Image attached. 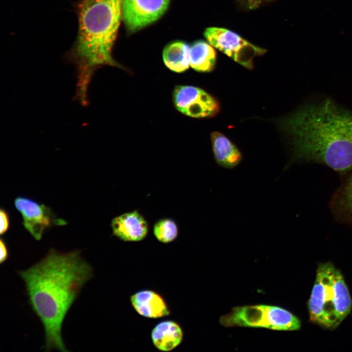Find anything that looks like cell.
Masks as SVG:
<instances>
[{
    "mask_svg": "<svg viewBox=\"0 0 352 352\" xmlns=\"http://www.w3.org/2000/svg\"><path fill=\"white\" fill-rule=\"evenodd\" d=\"M183 337V331L180 326L171 320L159 323L151 332L154 345L162 352L171 351L176 348L181 343Z\"/></svg>",
    "mask_w": 352,
    "mask_h": 352,
    "instance_id": "4fadbf2b",
    "label": "cell"
},
{
    "mask_svg": "<svg viewBox=\"0 0 352 352\" xmlns=\"http://www.w3.org/2000/svg\"><path fill=\"white\" fill-rule=\"evenodd\" d=\"M334 194L330 207L340 221L352 225V170Z\"/></svg>",
    "mask_w": 352,
    "mask_h": 352,
    "instance_id": "5bb4252c",
    "label": "cell"
},
{
    "mask_svg": "<svg viewBox=\"0 0 352 352\" xmlns=\"http://www.w3.org/2000/svg\"><path fill=\"white\" fill-rule=\"evenodd\" d=\"M216 50L208 42L198 40L190 46V65L196 71H212L216 65Z\"/></svg>",
    "mask_w": 352,
    "mask_h": 352,
    "instance_id": "2e32d148",
    "label": "cell"
},
{
    "mask_svg": "<svg viewBox=\"0 0 352 352\" xmlns=\"http://www.w3.org/2000/svg\"><path fill=\"white\" fill-rule=\"evenodd\" d=\"M153 232L154 237L159 242L169 243L177 238L179 229L174 220L164 218L158 220L154 223Z\"/></svg>",
    "mask_w": 352,
    "mask_h": 352,
    "instance_id": "e0dca14e",
    "label": "cell"
},
{
    "mask_svg": "<svg viewBox=\"0 0 352 352\" xmlns=\"http://www.w3.org/2000/svg\"><path fill=\"white\" fill-rule=\"evenodd\" d=\"M110 226L112 235L125 242L142 241L147 237L149 231L147 220L137 209L114 217Z\"/></svg>",
    "mask_w": 352,
    "mask_h": 352,
    "instance_id": "30bf717a",
    "label": "cell"
},
{
    "mask_svg": "<svg viewBox=\"0 0 352 352\" xmlns=\"http://www.w3.org/2000/svg\"><path fill=\"white\" fill-rule=\"evenodd\" d=\"M78 30L75 40L64 55L76 72L75 99L85 103L95 71L104 66L122 68L112 56L122 19L121 0H77Z\"/></svg>",
    "mask_w": 352,
    "mask_h": 352,
    "instance_id": "3957f363",
    "label": "cell"
},
{
    "mask_svg": "<svg viewBox=\"0 0 352 352\" xmlns=\"http://www.w3.org/2000/svg\"><path fill=\"white\" fill-rule=\"evenodd\" d=\"M0 233L2 235L7 232L10 225V218L7 212L3 208L0 210Z\"/></svg>",
    "mask_w": 352,
    "mask_h": 352,
    "instance_id": "d6986e66",
    "label": "cell"
},
{
    "mask_svg": "<svg viewBox=\"0 0 352 352\" xmlns=\"http://www.w3.org/2000/svg\"><path fill=\"white\" fill-rule=\"evenodd\" d=\"M212 151L218 165L227 169L236 167L242 162V155L238 147L226 136L219 132L211 134Z\"/></svg>",
    "mask_w": 352,
    "mask_h": 352,
    "instance_id": "7c38bea8",
    "label": "cell"
},
{
    "mask_svg": "<svg viewBox=\"0 0 352 352\" xmlns=\"http://www.w3.org/2000/svg\"><path fill=\"white\" fill-rule=\"evenodd\" d=\"M274 0H237L239 5L245 10H254Z\"/></svg>",
    "mask_w": 352,
    "mask_h": 352,
    "instance_id": "ac0fdd59",
    "label": "cell"
},
{
    "mask_svg": "<svg viewBox=\"0 0 352 352\" xmlns=\"http://www.w3.org/2000/svg\"><path fill=\"white\" fill-rule=\"evenodd\" d=\"M14 205L22 216L23 226L37 241L42 239L46 229L67 224L65 220L58 218L50 208L28 198L17 197Z\"/></svg>",
    "mask_w": 352,
    "mask_h": 352,
    "instance_id": "52a82bcc",
    "label": "cell"
},
{
    "mask_svg": "<svg viewBox=\"0 0 352 352\" xmlns=\"http://www.w3.org/2000/svg\"><path fill=\"white\" fill-rule=\"evenodd\" d=\"M310 320L325 329H336L350 314L352 300L343 276L330 262L318 265L308 302Z\"/></svg>",
    "mask_w": 352,
    "mask_h": 352,
    "instance_id": "277c9868",
    "label": "cell"
},
{
    "mask_svg": "<svg viewBox=\"0 0 352 352\" xmlns=\"http://www.w3.org/2000/svg\"><path fill=\"white\" fill-rule=\"evenodd\" d=\"M176 109L192 117H210L219 111L218 101L204 90L191 86H178L173 92Z\"/></svg>",
    "mask_w": 352,
    "mask_h": 352,
    "instance_id": "ba28073f",
    "label": "cell"
},
{
    "mask_svg": "<svg viewBox=\"0 0 352 352\" xmlns=\"http://www.w3.org/2000/svg\"><path fill=\"white\" fill-rule=\"evenodd\" d=\"M203 35L214 47L248 69L253 68L254 58L263 55L266 51L236 33L224 28L208 27L204 30Z\"/></svg>",
    "mask_w": 352,
    "mask_h": 352,
    "instance_id": "8992f818",
    "label": "cell"
},
{
    "mask_svg": "<svg viewBox=\"0 0 352 352\" xmlns=\"http://www.w3.org/2000/svg\"><path fill=\"white\" fill-rule=\"evenodd\" d=\"M171 0H121L122 19L133 33L154 22L165 12Z\"/></svg>",
    "mask_w": 352,
    "mask_h": 352,
    "instance_id": "9c48e42d",
    "label": "cell"
},
{
    "mask_svg": "<svg viewBox=\"0 0 352 352\" xmlns=\"http://www.w3.org/2000/svg\"><path fill=\"white\" fill-rule=\"evenodd\" d=\"M190 46L186 43L177 41L167 44L162 57L165 65L171 70L180 73L189 68Z\"/></svg>",
    "mask_w": 352,
    "mask_h": 352,
    "instance_id": "9a60e30c",
    "label": "cell"
},
{
    "mask_svg": "<svg viewBox=\"0 0 352 352\" xmlns=\"http://www.w3.org/2000/svg\"><path fill=\"white\" fill-rule=\"evenodd\" d=\"M291 138L292 160L312 161L341 175L352 170V112L327 99L280 121Z\"/></svg>",
    "mask_w": 352,
    "mask_h": 352,
    "instance_id": "7a4b0ae2",
    "label": "cell"
},
{
    "mask_svg": "<svg viewBox=\"0 0 352 352\" xmlns=\"http://www.w3.org/2000/svg\"><path fill=\"white\" fill-rule=\"evenodd\" d=\"M0 263H4L8 258V250L6 242L3 238L0 240Z\"/></svg>",
    "mask_w": 352,
    "mask_h": 352,
    "instance_id": "ffe728a7",
    "label": "cell"
},
{
    "mask_svg": "<svg viewBox=\"0 0 352 352\" xmlns=\"http://www.w3.org/2000/svg\"><path fill=\"white\" fill-rule=\"evenodd\" d=\"M220 323L225 327L265 328L276 330H297L301 328L299 319L288 310L269 305L237 306L221 316Z\"/></svg>",
    "mask_w": 352,
    "mask_h": 352,
    "instance_id": "5b68a950",
    "label": "cell"
},
{
    "mask_svg": "<svg viewBox=\"0 0 352 352\" xmlns=\"http://www.w3.org/2000/svg\"><path fill=\"white\" fill-rule=\"evenodd\" d=\"M130 301L135 310L145 317L159 318L170 313L162 297L153 290L139 291L131 296Z\"/></svg>",
    "mask_w": 352,
    "mask_h": 352,
    "instance_id": "8fae6325",
    "label": "cell"
},
{
    "mask_svg": "<svg viewBox=\"0 0 352 352\" xmlns=\"http://www.w3.org/2000/svg\"><path fill=\"white\" fill-rule=\"evenodd\" d=\"M31 308L44 326L45 351L68 352L62 337L64 318L82 288L92 277L81 251L63 253L51 248L26 270L18 272Z\"/></svg>",
    "mask_w": 352,
    "mask_h": 352,
    "instance_id": "6da1fadb",
    "label": "cell"
}]
</instances>
